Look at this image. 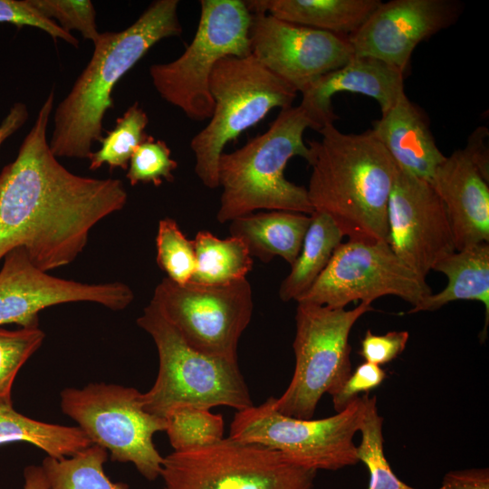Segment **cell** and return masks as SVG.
Instances as JSON below:
<instances>
[{
    "label": "cell",
    "mask_w": 489,
    "mask_h": 489,
    "mask_svg": "<svg viewBox=\"0 0 489 489\" xmlns=\"http://www.w3.org/2000/svg\"><path fill=\"white\" fill-rule=\"evenodd\" d=\"M54 98L52 89L16 158L0 173V262L22 248L45 273L73 262L91 228L128 199L121 180L76 175L52 153L47 128Z\"/></svg>",
    "instance_id": "6da1fadb"
},
{
    "label": "cell",
    "mask_w": 489,
    "mask_h": 489,
    "mask_svg": "<svg viewBox=\"0 0 489 489\" xmlns=\"http://www.w3.org/2000/svg\"><path fill=\"white\" fill-rule=\"evenodd\" d=\"M310 140L307 194L349 240L388 243V203L398 168L370 129L343 133L334 124Z\"/></svg>",
    "instance_id": "7a4b0ae2"
},
{
    "label": "cell",
    "mask_w": 489,
    "mask_h": 489,
    "mask_svg": "<svg viewBox=\"0 0 489 489\" xmlns=\"http://www.w3.org/2000/svg\"><path fill=\"white\" fill-rule=\"evenodd\" d=\"M177 7V0H156L126 29L101 33L91 60L54 109L48 141L57 158L89 159L103 138L116 84L156 43L181 34Z\"/></svg>",
    "instance_id": "3957f363"
},
{
    "label": "cell",
    "mask_w": 489,
    "mask_h": 489,
    "mask_svg": "<svg viewBox=\"0 0 489 489\" xmlns=\"http://www.w3.org/2000/svg\"><path fill=\"white\" fill-rule=\"evenodd\" d=\"M314 125L303 109L281 110L268 129L240 149L223 152L218 161L222 187L216 219L224 224L258 209L283 210L312 215L307 188L287 180L284 169L296 156L309 161L304 143L306 129Z\"/></svg>",
    "instance_id": "277c9868"
},
{
    "label": "cell",
    "mask_w": 489,
    "mask_h": 489,
    "mask_svg": "<svg viewBox=\"0 0 489 489\" xmlns=\"http://www.w3.org/2000/svg\"><path fill=\"white\" fill-rule=\"evenodd\" d=\"M137 324L153 339L159 360L153 386L142 393L148 413L164 418L181 405L208 409L225 406L237 411L254 405L238 362L191 348L151 301Z\"/></svg>",
    "instance_id": "5b68a950"
},
{
    "label": "cell",
    "mask_w": 489,
    "mask_h": 489,
    "mask_svg": "<svg viewBox=\"0 0 489 489\" xmlns=\"http://www.w3.org/2000/svg\"><path fill=\"white\" fill-rule=\"evenodd\" d=\"M209 91L213 112L207 125L191 139L190 148L197 176L205 187L216 188L218 161L225 145L260 122L273 109L292 106L297 91L252 53L220 60L211 73Z\"/></svg>",
    "instance_id": "8992f818"
},
{
    "label": "cell",
    "mask_w": 489,
    "mask_h": 489,
    "mask_svg": "<svg viewBox=\"0 0 489 489\" xmlns=\"http://www.w3.org/2000/svg\"><path fill=\"white\" fill-rule=\"evenodd\" d=\"M251 12L241 0H202L195 36L176 60L149 67L154 88L168 103L192 120H205L213 112L209 91L216 63L229 56L251 54Z\"/></svg>",
    "instance_id": "52a82bcc"
},
{
    "label": "cell",
    "mask_w": 489,
    "mask_h": 489,
    "mask_svg": "<svg viewBox=\"0 0 489 489\" xmlns=\"http://www.w3.org/2000/svg\"><path fill=\"white\" fill-rule=\"evenodd\" d=\"M371 310V303L363 302L351 310L297 302L295 367L285 391L273 397L278 412L311 419L321 397L331 396L342 386L351 374L350 331Z\"/></svg>",
    "instance_id": "ba28073f"
},
{
    "label": "cell",
    "mask_w": 489,
    "mask_h": 489,
    "mask_svg": "<svg viewBox=\"0 0 489 489\" xmlns=\"http://www.w3.org/2000/svg\"><path fill=\"white\" fill-rule=\"evenodd\" d=\"M366 410V394L341 411L321 419H301L278 412L273 397L235 413L233 439L276 450L294 464L314 471H336L360 460L354 436Z\"/></svg>",
    "instance_id": "9c48e42d"
},
{
    "label": "cell",
    "mask_w": 489,
    "mask_h": 489,
    "mask_svg": "<svg viewBox=\"0 0 489 489\" xmlns=\"http://www.w3.org/2000/svg\"><path fill=\"white\" fill-rule=\"evenodd\" d=\"M61 408L91 444L110 452L111 461L131 463L149 481L160 476L164 457L153 436L166 430V419L143 408L137 388L106 383L67 388L61 392Z\"/></svg>",
    "instance_id": "30bf717a"
},
{
    "label": "cell",
    "mask_w": 489,
    "mask_h": 489,
    "mask_svg": "<svg viewBox=\"0 0 489 489\" xmlns=\"http://www.w3.org/2000/svg\"><path fill=\"white\" fill-rule=\"evenodd\" d=\"M316 471L280 452L231 438L173 451L163 459V489H315Z\"/></svg>",
    "instance_id": "8fae6325"
},
{
    "label": "cell",
    "mask_w": 489,
    "mask_h": 489,
    "mask_svg": "<svg viewBox=\"0 0 489 489\" xmlns=\"http://www.w3.org/2000/svg\"><path fill=\"white\" fill-rule=\"evenodd\" d=\"M151 302L191 348L237 361L238 342L254 310L246 278L204 285L178 284L166 277L156 286Z\"/></svg>",
    "instance_id": "7c38bea8"
},
{
    "label": "cell",
    "mask_w": 489,
    "mask_h": 489,
    "mask_svg": "<svg viewBox=\"0 0 489 489\" xmlns=\"http://www.w3.org/2000/svg\"><path fill=\"white\" fill-rule=\"evenodd\" d=\"M431 290L385 241L349 240L340 244L312 287L296 302L345 308L351 302L371 303L395 295L417 305Z\"/></svg>",
    "instance_id": "4fadbf2b"
},
{
    "label": "cell",
    "mask_w": 489,
    "mask_h": 489,
    "mask_svg": "<svg viewBox=\"0 0 489 489\" xmlns=\"http://www.w3.org/2000/svg\"><path fill=\"white\" fill-rule=\"evenodd\" d=\"M251 53L269 71L302 92L321 76L354 56L348 36L251 12Z\"/></svg>",
    "instance_id": "5bb4252c"
},
{
    "label": "cell",
    "mask_w": 489,
    "mask_h": 489,
    "mask_svg": "<svg viewBox=\"0 0 489 489\" xmlns=\"http://www.w3.org/2000/svg\"><path fill=\"white\" fill-rule=\"evenodd\" d=\"M133 299V291L120 282L85 283L43 272L22 248L9 252L0 270V326H39V312L57 304L88 302L121 311Z\"/></svg>",
    "instance_id": "9a60e30c"
},
{
    "label": "cell",
    "mask_w": 489,
    "mask_h": 489,
    "mask_svg": "<svg viewBox=\"0 0 489 489\" xmlns=\"http://www.w3.org/2000/svg\"><path fill=\"white\" fill-rule=\"evenodd\" d=\"M388 225L391 249L423 279L456 251L446 208L430 182L399 169L388 198Z\"/></svg>",
    "instance_id": "2e32d148"
},
{
    "label": "cell",
    "mask_w": 489,
    "mask_h": 489,
    "mask_svg": "<svg viewBox=\"0 0 489 489\" xmlns=\"http://www.w3.org/2000/svg\"><path fill=\"white\" fill-rule=\"evenodd\" d=\"M464 5L455 0L381 2L349 40L356 56H369L406 72L417 45L456 23Z\"/></svg>",
    "instance_id": "e0dca14e"
},
{
    "label": "cell",
    "mask_w": 489,
    "mask_h": 489,
    "mask_svg": "<svg viewBox=\"0 0 489 489\" xmlns=\"http://www.w3.org/2000/svg\"><path fill=\"white\" fill-rule=\"evenodd\" d=\"M404 74L399 69L369 56H354L341 67L331 71L302 93L300 106L319 131L338 118L331 99L340 92L365 95L378 101L381 113L391 109L405 94Z\"/></svg>",
    "instance_id": "ac0fdd59"
},
{
    "label": "cell",
    "mask_w": 489,
    "mask_h": 489,
    "mask_svg": "<svg viewBox=\"0 0 489 489\" xmlns=\"http://www.w3.org/2000/svg\"><path fill=\"white\" fill-rule=\"evenodd\" d=\"M464 149L436 169L430 184L446 208L455 250L489 241V187Z\"/></svg>",
    "instance_id": "d6986e66"
},
{
    "label": "cell",
    "mask_w": 489,
    "mask_h": 489,
    "mask_svg": "<svg viewBox=\"0 0 489 489\" xmlns=\"http://www.w3.org/2000/svg\"><path fill=\"white\" fill-rule=\"evenodd\" d=\"M399 170L429 181L446 159L421 110L403 94L370 129Z\"/></svg>",
    "instance_id": "ffe728a7"
},
{
    "label": "cell",
    "mask_w": 489,
    "mask_h": 489,
    "mask_svg": "<svg viewBox=\"0 0 489 489\" xmlns=\"http://www.w3.org/2000/svg\"><path fill=\"white\" fill-rule=\"evenodd\" d=\"M250 12L270 15L295 24L350 36L379 5V0H252Z\"/></svg>",
    "instance_id": "44dd1931"
},
{
    "label": "cell",
    "mask_w": 489,
    "mask_h": 489,
    "mask_svg": "<svg viewBox=\"0 0 489 489\" xmlns=\"http://www.w3.org/2000/svg\"><path fill=\"white\" fill-rule=\"evenodd\" d=\"M310 223L311 215L272 210L232 220L229 233L244 242L252 257L268 263L280 256L292 265L301 251Z\"/></svg>",
    "instance_id": "7402d4cb"
},
{
    "label": "cell",
    "mask_w": 489,
    "mask_h": 489,
    "mask_svg": "<svg viewBox=\"0 0 489 489\" xmlns=\"http://www.w3.org/2000/svg\"><path fill=\"white\" fill-rule=\"evenodd\" d=\"M434 271L447 277L444 290L429 294L408 312L436 311L460 300L478 301L485 310L484 326L481 340L486 339L489 324V244L481 243L454 253L438 261Z\"/></svg>",
    "instance_id": "603a6c76"
},
{
    "label": "cell",
    "mask_w": 489,
    "mask_h": 489,
    "mask_svg": "<svg viewBox=\"0 0 489 489\" xmlns=\"http://www.w3.org/2000/svg\"><path fill=\"white\" fill-rule=\"evenodd\" d=\"M344 235L326 214L314 211L301 251L291 265L290 273L282 282L279 297L295 302L314 283L341 244Z\"/></svg>",
    "instance_id": "cb8c5ba5"
},
{
    "label": "cell",
    "mask_w": 489,
    "mask_h": 489,
    "mask_svg": "<svg viewBox=\"0 0 489 489\" xmlns=\"http://www.w3.org/2000/svg\"><path fill=\"white\" fill-rule=\"evenodd\" d=\"M25 442L60 458L71 456L90 446L91 442L78 427L46 423L28 417L0 403V445Z\"/></svg>",
    "instance_id": "d4e9b609"
},
{
    "label": "cell",
    "mask_w": 489,
    "mask_h": 489,
    "mask_svg": "<svg viewBox=\"0 0 489 489\" xmlns=\"http://www.w3.org/2000/svg\"><path fill=\"white\" fill-rule=\"evenodd\" d=\"M193 242L196 267L189 282L227 284L245 279L253 268L252 255L239 237L220 239L209 231H199Z\"/></svg>",
    "instance_id": "484cf974"
},
{
    "label": "cell",
    "mask_w": 489,
    "mask_h": 489,
    "mask_svg": "<svg viewBox=\"0 0 489 489\" xmlns=\"http://www.w3.org/2000/svg\"><path fill=\"white\" fill-rule=\"evenodd\" d=\"M107 458L108 451L94 444L69 457L46 455L42 467L48 489H129L128 484L112 482L107 476Z\"/></svg>",
    "instance_id": "4316f807"
},
{
    "label": "cell",
    "mask_w": 489,
    "mask_h": 489,
    "mask_svg": "<svg viewBox=\"0 0 489 489\" xmlns=\"http://www.w3.org/2000/svg\"><path fill=\"white\" fill-rule=\"evenodd\" d=\"M148 123L146 111L139 102H134L117 119L114 129L101 139L100 149L91 154L89 168L95 170L106 164L110 169L127 170L132 154L149 136L145 132Z\"/></svg>",
    "instance_id": "83f0119b"
},
{
    "label": "cell",
    "mask_w": 489,
    "mask_h": 489,
    "mask_svg": "<svg viewBox=\"0 0 489 489\" xmlns=\"http://www.w3.org/2000/svg\"><path fill=\"white\" fill-rule=\"evenodd\" d=\"M166 433L174 451H182L215 444L224 438L222 415L210 409L181 405L171 408L164 417Z\"/></svg>",
    "instance_id": "f1b7e54d"
},
{
    "label": "cell",
    "mask_w": 489,
    "mask_h": 489,
    "mask_svg": "<svg viewBox=\"0 0 489 489\" xmlns=\"http://www.w3.org/2000/svg\"><path fill=\"white\" fill-rule=\"evenodd\" d=\"M383 417L379 416L376 397L366 394L365 416L360 428L361 440L357 446L360 461L369 475L368 489H416L403 483L393 472L384 454Z\"/></svg>",
    "instance_id": "f546056e"
},
{
    "label": "cell",
    "mask_w": 489,
    "mask_h": 489,
    "mask_svg": "<svg viewBox=\"0 0 489 489\" xmlns=\"http://www.w3.org/2000/svg\"><path fill=\"white\" fill-rule=\"evenodd\" d=\"M158 267L178 284L188 283L196 267L195 246L172 218L159 220L156 236Z\"/></svg>",
    "instance_id": "4dcf8cb0"
},
{
    "label": "cell",
    "mask_w": 489,
    "mask_h": 489,
    "mask_svg": "<svg viewBox=\"0 0 489 489\" xmlns=\"http://www.w3.org/2000/svg\"><path fill=\"white\" fill-rule=\"evenodd\" d=\"M44 337L39 326L17 330L0 328V403L13 405L14 379L22 366L41 347Z\"/></svg>",
    "instance_id": "1f68e13d"
},
{
    "label": "cell",
    "mask_w": 489,
    "mask_h": 489,
    "mask_svg": "<svg viewBox=\"0 0 489 489\" xmlns=\"http://www.w3.org/2000/svg\"><path fill=\"white\" fill-rule=\"evenodd\" d=\"M177 168V162L171 158L167 143L149 136L132 154L126 177L131 186L152 183L159 187L163 180H174L173 172Z\"/></svg>",
    "instance_id": "d6a6232c"
},
{
    "label": "cell",
    "mask_w": 489,
    "mask_h": 489,
    "mask_svg": "<svg viewBox=\"0 0 489 489\" xmlns=\"http://www.w3.org/2000/svg\"><path fill=\"white\" fill-rule=\"evenodd\" d=\"M31 6L46 19L71 34L76 30L95 43L101 33L96 23V10L90 0H28Z\"/></svg>",
    "instance_id": "836d02e7"
},
{
    "label": "cell",
    "mask_w": 489,
    "mask_h": 489,
    "mask_svg": "<svg viewBox=\"0 0 489 489\" xmlns=\"http://www.w3.org/2000/svg\"><path fill=\"white\" fill-rule=\"evenodd\" d=\"M0 23L34 27L48 34L54 41L62 40L75 48L79 47V41L75 36L39 14L28 0H0Z\"/></svg>",
    "instance_id": "e575fe53"
},
{
    "label": "cell",
    "mask_w": 489,
    "mask_h": 489,
    "mask_svg": "<svg viewBox=\"0 0 489 489\" xmlns=\"http://www.w3.org/2000/svg\"><path fill=\"white\" fill-rule=\"evenodd\" d=\"M385 379L386 372L380 366L367 361L361 363L342 386L331 395L335 411L343 410L349 403L360 397V393L369 394Z\"/></svg>",
    "instance_id": "d590c367"
},
{
    "label": "cell",
    "mask_w": 489,
    "mask_h": 489,
    "mask_svg": "<svg viewBox=\"0 0 489 489\" xmlns=\"http://www.w3.org/2000/svg\"><path fill=\"white\" fill-rule=\"evenodd\" d=\"M408 338L409 334L406 331H393L384 335H376L368 330L361 340L359 354L365 361L381 367L404 351Z\"/></svg>",
    "instance_id": "8d00e7d4"
},
{
    "label": "cell",
    "mask_w": 489,
    "mask_h": 489,
    "mask_svg": "<svg viewBox=\"0 0 489 489\" xmlns=\"http://www.w3.org/2000/svg\"><path fill=\"white\" fill-rule=\"evenodd\" d=\"M438 489H489V470L473 468L448 472Z\"/></svg>",
    "instance_id": "74e56055"
},
{
    "label": "cell",
    "mask_w": 489,
    "mask_h": 489,
    "mask_svg": "<svg viewBox=\"0 0 489 489\" xmlns=\"http://www.w3.org/2000/svg\"><path fill=\"white\" fill-rule=\"evenodd\" d=\"M487 128H476L469 136L465 152L477 168L484 178L489 181V150Z\"/></svg>",
    "instance_id": "f35d334b"
},
{
    "label": "cell",
    "mask_w": 489,
    "mask_h": 489,
    "mask_svg": "<svg viewBox=\"0 0 489 489\" xmlns=\"http://www.w3.org/2000/svg\"><path fill=\"white\" fill-rule=\"evenodd\" d=\"M29 112L23 102H15L0 124V147L27 121Z\"/></svg>",
    "instance_id": "ab89813d"
},
{
    "label": "cell",
    "mask_w": 489,
    "mask_h": 489,
    "mask_svg": "<svg viewBox=\"0 0 489 489\" xmlns=\"http://www.w3.org/2000/svg\"><path fill=\"white\" fill-rule=\"evenodd\" d=\"M24 489H48V483L42 465H31L24 470Z\"/></svg>",
    "instance_id": "60d3db41"
}]
</instances>
